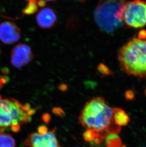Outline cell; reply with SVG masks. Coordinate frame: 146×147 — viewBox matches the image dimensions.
Listing matches in <instances>:
<instances>
[{
  "instance_id": "obj_23",
  "label": "cell",
  "mask_w": 146,
  "mask_h": 147,
  "mask_svg": "<svg viewBox=\"0 0 146 147\" xmlns=\"http://www.w3.org/2000/svg\"><path fill=\"white\" fill-rule=\"evenodd\" d=\"M58 88L61 91H66L68 89V86H66V84H60L59 85Z\"/></svg>"
},
{
  "instance_id": "obj_27",
  "label": "cell",
  "mask_w": 146,
  "mask_h": 147,
  "mask_svg": "<svg viewBox=\"0 0 146 147\" xmlns=\"http://www.w3.org/2000/svg\"><path fill=\"white\" fill-rule=\"evenodd\" d=\"M144 93H145V96H146V89H145V92H144Z\"/></svg>"
},
{
  "instance_id": "obj_11",
  "label": "cell",
  "mask_w": 146,
  "mask_h": 147,
  "mask_svg": "<svg viewBox=\"0 0 146 147\" xmlns=\"http://www.w3.org/2000/svg\"><path fill=\"white\" fill-rule=\"evenodd\" d=\"M15 139L11 135L5 132L0 133V147H15Z\"/></svg>"
},
{
  "instance_id": "obj_8",
  "label": "cell",
  "mask_w": 146,
  "mask_h": 147,
  "mask_svg": "<svg viewBox=\"0 0 146 147\" xmlns=\"http://www.w3.org/2000/svg\"><path fill=\"white\" fill-rule=\"evenodd\" d=\"M21 31L13 22H5L0 24V40L5 45H11L19 40Z\"/></svg>"
},
{
  "instance_id": "obj_20",
  "label": "cell",
  "mask_w": 146,
  "mask_h": 147,
  "mask_svg": "<svg viewBox=\"0 0 146 147\" xmlns=\"http://www.w3.org/2000/svg\"><path fill=\"white\" fill-rule=\"evenodd\" d=\"M42 119L46 123H48L51 119V116L48 113H45L42 116Z\"/></svg>"
},
{
  "instance_id": "obj_16",
  "label": "cell",
  "mask_w": 146,
  "mask_h": 147,
  "mask_svg": "<svg viewBox=\"0 0 146 147\" xmlns=\"http://www.w3.org/2000/svg\"><path fill=\"white\" fill-rule=\"evenodd\" d=\"M125 100L127 101H131L135 99V92L133 90H128L126 91L124 94Z\"/></svg>"
},
{
  "instance_id": "obj_4",
  "label": "cell",
  "mask_w": 146,
  "mask_h": 147,
  "mask_svg": "<svg viewBox=\"0 0 146 147\" xmlns=\"http://www.w3.org/2000/svg\"><path fill=\"white\" fill-rule=\"evenodd\" d=\"M124 0H99L94 12V19L100 29L113 34L123 25L122 9Z\"/></svg>"
},
{
  "instance_id": "obj_9",
  "label": "cell",
  "mask_w": 146,
  "mask_h": 147,
  "mask_svg": "<svg viewBox=\"0 0 146 147\" xmlns=\"http://www.w3.org/2000/svg\"><path fill=\"white\" fill-rule=\"evenodd\" d=\"M58 18L52 8H45L40 10L36 16L38 25L40 28L48 29L52 28L57 23Z\"/></svg>"
},
{
  "instance_id": "obj_3",
  "label": "cell",
  "mask_w": 146,
  "mask_h": 147,
  "mask_svg": "<svg viewBox=\"0 0 146 147\" xmlns=\"http://www.w3.org/2000/svg\"><path fill=\"white\" fill-rule=\"evenodd\" d=\"M113 119V108L107 105L104 98L100 96L86 103L79 118L84 127L97 133L106 132Z\"/></svg>"
},
{
  "instance_id": "obj_14",
  "label": "cell",
  "mask_w": 146,
  "mask_h": 147,
  "mask_svg": "<svg viewBox=\"0 0 146 147\" xmlns=\"http://www.w3.org/2000/svg\"><path fill=\"white\" fill-rule=\"evenodd\" d=\"M96 136V132L91 129H86L83 134V137L86 142H94Z\"/></svg>"
},
{
  "instance_id": "obj_10",
  "label": "cell",
  "mask_w": 146,
  "mask_h": 147,
  "mask_svg": "<svg viewBox=\"0 0 146 147\" xmlns=\"http://www.w3.org/2000/svg\"><path fill=\"white\" fill-rule=\"evenodd\" d=\"M113 119L115 123L119 126H126L130 122V117L125 111L119 108H113Z\"/></svg>"
},
{
  "instance_id": "obj_22",
  "label": "cell",
  "mask_w": 146,
  "mask_h": 147,
  "mask_svg": "<svg viewBox=\"0 0 146 147\" xmlns=\"http://www.w3.org/2000/svg\"><path fill=\"white\" fill-rule=\"evenodd\" d=\"M38 5L39 7H43L45 6L46 3L45 1H44L43 0H39L37 1Z\"/></svg>"
},
{
  "instance_id": "obj_21",
  "label": "cell",
  "mask_w": 146,
  "mask_h": 147,
  "mask_svg": "<svg viewBox=\"0 0 146 147\" xmlns=\"http://www.w3.org/2000/svg\"><path fill=\"white\" fill-rule=\"evenodd\" d=\"M138 38L141 40L146 39V31L144 30H142L139 31L138 33Z\"/></svg>"
},
{
  "instance_id": "obj_25",
  "label": "cell",
  "mask_w": 146,
  "mask_h": 147,
  "mask_svg": "<svg viewBox=\"0 0 146 147\" xmlns=\"http://www.w3.org/2000/svg\"><path fill=\"white\" fill-rule=\"evenodd\" d=\"M44 1H55V0H43Z\"/></svg>"
},
{
  "instance_id": "obj_28",
  "label": "cell",
  "mask_w": 146,
  "mask_h": 147,
  "mask_svg": "<svg viewBox=\"0 0 146 147\" xmlns=\"http://www.w3.org/2000/svg\"><path fill=\"white\" fill-rule=\"evenodd\" d=\"M0 53H1V50H0Z\"/></svg>"
},
{
  "instance_id": "obj_5",
  "label": "cell",
  "mask_w": 146,
  "mask_h": 147,
  "mask_svg": "<svg viewBox=\"0 0 146 147\" xmlns=\"http://www.w3.org/2000/svg\"><path fill=\"white\" fill-rule=\"evenodd\" d=\"M123 23L131 28H142L146 25V2L142 0L125 1L122 9Z\"/></svg>"
},
{
  "instance_id": "obj_2",
  "label": "cell",
  "mask_w": 146,
  "mask_h": 147,
  "mask_svg": "<svg viewBox=\"0 0 146 147\" xmlns=\"http://www.w3.org/2000/svg\"><path fill=\"white\" fill-rule=\"evenodd\" d=\"M35 111L29 103L23 105L14 98H3L0 95V133L9 128L18 132L22 124L31 121Z\"/></svg>"
},
{
  "instance_id": "obj_1",
  "label": "cell",
  "mask_w": 146,
  "mask_h": 147,
  "mask_svg": "<svg viewBox=\"0 0 146 147\" xmlns=\"http://www.w3.org/2000/svg\"><path fill=\"white\" fill-rule=\"evenodd\" d=\"M121 70L128 75L146 78V39L133 38L118 53Z\"/></svg>"
},
{
  "instance_id": "obj_15",
  "label": "cell",
  "mask_w": 146,
  "mask_h": 147,
  "mask_svg": "<svg viewBox=\"0 0 146 147\" xmlns=\"http://www.w3.org/2000/svg\"><path fill=\"white\" fill-rule=\"evenodd\" d=\"M98 71L100 74H102L103 76H108L112 75L113 74L112 71L108 68L107 66L103 63H101L98 65L97 68Z\"/></svg>"
},
{
  "instance_id": "obj_17",
  "label": "cell",
  "mask_w": 146,
  "mask_h": 147,
  "mask_svg": "<svg viewBox=\"0 0 146 147\" xmlns=\"http://www.w3.org/2000/svg\"><path fill=\"white\" fill-rule=\"evenodd\" d=\"M9 77L6 75H1L0 74V89L3 87L6 83L8 82Z\"/></svg>"
},
{
  "instance_id": "obj_18",
  "label": "cell",
  "mask_w": 146,
  "mask_h": 147,
  "mask_svg": "<svg viewBox=\"0 0 146 147\" xmlns=\"http://www.w3.org/2000/svg\"><path fill=\"white\" fill-rule=\"evenodd\" d=\"M52 112L54 113V114L58 115V116L60 117L64 116L65 115V112L63 110L59 107L54 108L53 109Z\"/></svg>"
},
{
  "instance_id": "obj_26",
  "label": "cell",
  "mask_w": 146,
  "mask_h": 147,
  "mask_svg": "<svg viewBox=\"0 0 146 147\" xmlns=\"http://www.w3.org/2000/svg\"><path fill=\"white\" fill-rule=\"evenodd\" d=\"M121 147H126V146L125 145H121Z\"/></svg>"
},
{
  "instance_id": "obj_12",
  "label": "cell",
  "mask_w": 146,
  "mask_h": 147,
  "mask_svg": "<svg viewBox=\"0 0 146 147\" xmlns=\"http://www.w3.org/2000/svg\"><path fill=\"white\" fill-rule=\"evenodd\" d=\"M105 140L106 147H121L123 143L121 138L116 134L108 135Z\"/></svg>"
},
{
  "instance_id": "obj_6",
  "label": "cell",
  "mask_w": 146,
  "mask_h": 147,
  "mask_svg": "<svg viewBox=\"0 0 146 147\" xmlns=\"http://www.w3.org/2000/svg\"><path fill=\"white\" fill-rule=\"evenodd\" d=\"M55 129L46 134L32 133L28 135L24 142L26 147H61L56 136Z\"/></svg>"
},
{
  "instance_id": "obj_13",
  "label": "cell",
  "mask_w": 146,
  "mask_h": 147,
  "mask_svg": "<svg viewBox=\"0 0 146 147\" xmlns=\"http://www.w3.org/2000/svg\"><path fill=\"white\" fill-rule=\"evenodd\" d=\"M28 1V4L26 7L23 9L22 13L25 15L33 14L37 11L38 9L37 0H26Z\"/></svg>"
},
{
  "instance_id": "obj_7",
  "label": "cell",
  "mask_w": 146,
  "mask_h": 147,
  "mask_svg": "<svg viewBox=\"0 0 146 147\" xmlns=\"http://www.w3.org/2000/svg\"><path fill=\"white\" fill-rule=\"evenodd\" d=\"M34 55L31 48L25 44H19L11 50V62L15 68H21L33 60Z\"/></svg>"
},
{
  "instance_id": "obj_19",
  "label": "cell",
  "mask_w": 146,
  "mask_h": 147,
  "mask_svg": "<svg viewBox=\"0 0 146 147\" xmlns=\"http://www.w3.org/2000/svg\"><path fill=\"white\" fill-rule=\"evenodd\" d=\"M38 131V133L39 134L42 135L46 134L48 132V128L45 126H39Z\"/></svg>"
},
{
  "instance_id": "obj_24",
  "label": "cell",
  "mask_w": 146,
  "mask_h": 147,
  "mask_svg": "<svg viewBox=\"0 0 146 147\" xmlns=\"http://www.w3.org/2000/svg\"><path fill=\"white\" fill-rule=\"evenodd\" d=\"M91 144H92V147H100L98 144H95L93 142H91Z\"/></svg>"
}]
</instances>
